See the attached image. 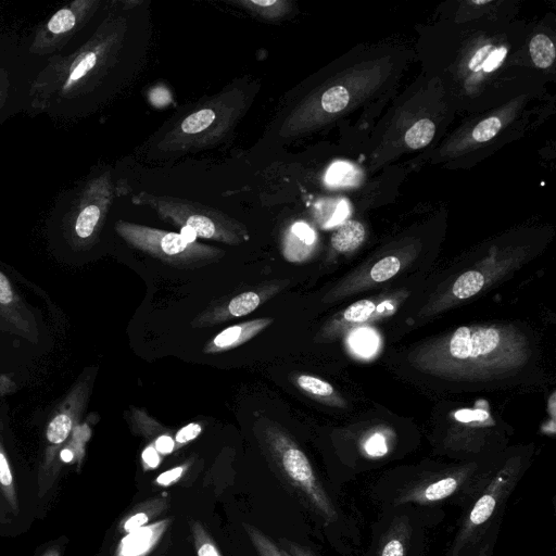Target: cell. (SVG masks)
<instances>
[{
    "label": "cell",
    "instance_id": "18",
    "mask_svg": "<svg viewBox=\"0 0 556 556\" xmlns=\"http://www.w3.org/2000/svg\"><path fill=\"white\" fill-rule=\"evenodd\" d=\"M237 3L253 15L269 21L282 18L290 11V3L286 0H242Z\"/></svg>",
    "mask_w": 556,
    "mask_h": 556
},
{
    "label": "cell",
    "instance_id": "22",
    "mask_svg": "<svg viewBox=\"0 0 556 556\" xmlns=\"http://www.w3.org/2000/svg\"><path fill=\"white\" fill-rule=\"evenodd\" d=\"M165 505L166 502L163 498H155L140 505L134 514L124 520L122 526L123 531L129 533L146 526V523L165 507Z\"/></svg>",
    "mask_w": 556,
    "mask_h": 556
},
{
    "label": "cell",
    "instance_id": "36",
    "mask_svg": "<svg viewBox=\"0 0 556 556\" xmlns=\"http://www.w3.org/2000/svg\"><path fill=\"white\" fill-rule=\"evenodd\" d=\"M161 455L170 454L175 450V440L172 432L165 433L157 438L151 444Z\"/></svg>",
    "mask_w": 556,
    "mask_h": 556
},
{
    "label": "cell",
    "instance_id": "42",
    "mask_svg": "<svg viewBox=\"0 0 556 556\" xmlns=\"http://www.w3.org/2000/svg\"><path fill=\"white\" fill-rule=\"evenodd\" d=\"M8 89H9L8 75H7L5 71H3V68H0V109L2 108V105L5 101V98L8 96Z\"/></svg>",
    "mask_w": 556,
    "mask_h": 556
},
{
    "label": "cell",
    "instance_id": "19",
    "mask_svg": "<svg viewBox=\"0 0 556 556\" xmlns=\"http://www.w3.org/2000/svg\"><path fill=\"white\" fill-rule=\"evenodd\" d=\"M485 285V277L478 270L462 274L453 283L452 294L458 300H466L478 294Z\"/></svg>",
    "mask_w": 556,
    "mask_h": 556
},
{
    "label": "cell",
    "instance_id": "11",
    "mask_svg": "<svg viewBox=\"0 0 556 556\" xmlns=\"http://www.w3.org/2000/svg\"><path fill=\"white\" fill-rule=\"evenodd\" d=\"M473 469L471 466H464L413 482L396 495L394 503L396 505L439 503L466 485L473 473Z\"/></svg>",
    "mask_w": 556,
    "mask_h": 556
},
{
    "label": "cell",
    "instance_id": "39",
    "mask_svg": "<svg viewBox=\"0 0 556 556\" xmlns=\"http://www.w3.org/2000/svg\"><path fill=\"white\" fill-rule=\"evenodd\" d=\"M285 552L289 556H315L309 549L306 547L299 545L296 543L290 542L288 540L282 541Z\"/></svg>",
    "mask_w": 556,
    "mask_h": 556
},
{
    "label": "cell",
    "instance_id": "4",
    "mask_svg": "<svg viewBox=\"0 0 556 556\" xmlns=\"http://www.w3.org/2000/svg\"><path fill=\"white\" fill-rule=\"evenodd\" d=\"M132 202L150 207L164 222L188 229L195 237L229 245H239L250 239V232L242 223L199 203L144 191L132 197Z\"/></svg>",
    "mask_w": 556,
    "mask_h": 556
},
{
    "label": "cell",
    "instance_id": "1",
    "mask_svg": "<svg viewBox=\"0 0 556 556\" xmlns=\"http://www.w3.org/2000/svg\"><path fill=\"white\" fill-rule=\"evenodd\" d=\"M530 356L526 337L509 326H462L410 355L420 371L451 380H489L519 370Z\"/></svg>",
    "mask_w": 556,
    "mask_h": 556
},
{
    "label": "cell",
    "instance_id": "31",
    "mask_svg": "<svg viewBox=\"0 0 556 556\" xmlns=\"http://www.w3.org/2000/svg\"><path fill=\"white\" fill-rule=\"evenodd\" d=\"M0 486L8 502L17 510V500L14 489L13 476L5 455L0 451Z\"/></svg>",
    "mask_w": 556,
    "mask_h": 556
},
{
    "label": "cell",
    "instance_id": "33",
    "mask_svg": "<svg viewBox=\"0 0 556 556\" xmlns=\"http://www.w3.org/2000/svg\"><path fill=\"white\" fill-rule=\"evenodd\" d=\"M363 450L369 457H381L388 452L386 438L380 433H375L367 438L363 443Z\"/></svg>",
    "mask_w": 556,
    "mask_h": 556
},
{
    "label": "cell",
    "instance_id": "41",
    "mask_svg": "<svg viewBox=\"0 0 556 556\" xmlns=\"http://www.w3.org/2000/svg\"><path fill=\"white\" fill-rule=\"evenodd\" d=\"M12 300V290L7 277L0 273V303L8 304Z\"/></svg>",
    "mask_w": 556,
    "mask_h": 556
},
{
    "label": "cell",
    "instance_id": "35",
    "mask_svg": "<svg viewBox=\"0 0 556 556\" xmlns=\"http://www.w3.org/2000/svg\"><path fill=\"white\" fill-rule=\"evenodd\" d=\"M189 467V463H185L180 466L174 467L167 471H164L155 479V483L161 486H167L178 481Z\"/></svg>",
    "mask_w": 556,
    "mask_h": 556
},
{
    "label": "cell",
    "instance_id": "40",
    "mask_svg": "<svg viewBox=\"0 0 556 556\" xmlns=\"http://www.w3.org/2000/svg\"><path fill=\"white\" fill-rule=\"evenodd\" d=\"M349 214V205L348 202L342 200L339 202L332 217L326 224L327 226H333L344 220V218Z\"/></svg>",
    "mask_w": 556,
    "mask_h": 556
},
{
    "label": "cell",
    "instance_id": "21",
    "mask_svg": "<svg viewBox=\"0 0 556 556\" xmlns=\"http://www.w3.org/2000/svg\"><path fill=\"white\" fill-rule=\"evenodd\" d=\"M131 415L134 430L149 440L151 444L161 435L170 432V430L159 424L143 409L134 408Z\"/></svg>",
    "mask_w": 556,
    "mask_h": 556
},
{
    "label": "cell",
    "instance_id": "34",
    "mask_svg": "<svg viewBox=\"0 0 556 556\" xmlns=\"http://www.w3.org/2000/svg\"><path fill=\"white\" fill-rule=\"evenodd\" d=\"M202 431V427L197 422H191L180 428L175 437V450L182 447L190 441L199 437Z\"/></svg>",
    "mask_w": 556,
    "mask_h": 556
},
{
    "label": "cell",
    "instance_id": "27",
    "mask_svg": "<svg viewBox=\"0 0 556 556\" xmlns=\"http://www.w3.org/2000/svg\"><path fill=\"white\" fill-rule=\"evenodd\" d=\"M349 101V91L343 86L329 87L320 96V106L326 113L343 111L348 106Z\"/></svg>",
    "mask_w": 556,
    "mask_h": 556
},
{
    "label": "cell",
    "instance_id": "2",
    "mask_svg": "<svg viewBox=\"0 0 556 556\" xmlns=\"http://www.w3.org/2000/svg\"><path fill=\"white\" fill-rule=\"evenodd\" d=\"M122 27L119 21L105 22L75 52L49 59L30 86V105L47 110L58 102L91 91L115 59L123 36Z\"/></svg>",
    "mask_w": 556,
    "mask_h": 556
},
{
    "label": "cell",
    "instance_id": "37",
    "mask_svg": "<svg viewBox=\"0 0 556 556\" xmlns=\"http://www.w3.org/2000/svg\"><path fill=\"white\" fill-rule=\"evenodd\" d=\"M353 343L352 345L355 348V350L358 351V353H370L374 348V338L369 333H357L353 337Z\"/></svg>",
    "mask_w": 556,
    "mask_h": 556
},
{
    "label": "cell",
    "instance_id": "44",
    "mask_svg": "<svg viewBox=\"0 0 556 556\" xmlns=\"http://www.w3.org/2000/svg\"><path fill=\"white\" fill-rule=\"evenodd\" d=\"M486 2H488V1H473V3H476V4H484V3H486Z\"/></svg>",
    "mask_w": 556,
    "mask_h": 556
},
{
    "label": "cell",
    "instance_id": "6",
    "mask_svg": "<svg viewBox=\"0 0 556 556\" xmlns=\"http://www.w3.org/2000/svg\"><path fill=\"white\" fill-rule=\"evenodd\" d=\"M244 106L245 94L239 89L215 97L168 131L159 147L175 151L213 143L231 129Z\"/></svg>",
    "mask_w": 556,
    "mask_h": 556
},
{
    "label": "cell",
    "instance_id": "28",
    "mask_svg": "<svg viewBox=\"0 0 556 556\" xmlns=\"http://www.w3.org/2000/svg\"><path fill=\"white\" fill-rule=\"evenodd\" d=\"M401 268V261L393 255L379 260L370 270V277L375 282H383L395 276Z\"/></svg>",
    "mask_w": 556,
    "mask_h": 556
},
{
    "label": "cell",
    "instance_id": "26",
    "mask_svg": "<svg viewBox=\"0 0 556 556\" xmlns=\"http://www.w3.org/2000/svg\"><path fill=\"white\" fill-rule=\"evenodd\" d=\"M190 528L198 556H223L201 522L192 520Z\"/></svg>",
    "mask_w": 556,
    "mask_h": 556
},
{
    "label": "cell",
    "instance_id": "5",
    "mask_svg": "<svg viewBox=\"0 0 556 556\" xmlns=\"http://www.w3.org/2000/svg\"><path fill=\"white\" fill-rule=\"evenodd\" d=\"M115 230L134 249L176 268H201L226 254L217 247L189 240L182 233L136 223L118 220Z\"/></svg>",
    "mask_w": 556,
    "mask_h": 556
},
{
    "label": "cell",
    "instance_id": "9",
    "mask_svg": "<svg viewBox=\"0 0 556 556\" xmlns=\"http://www.w3.org/2000/svg\"><path fill=\"white\" fill-rule=\"evenodd\" d=\"M98 0H75L59 9L36 31L29 52L36 55L62 49L90 20Z\"/></svg>",
    "mask_w": 556,
    "mask_h": 556
},
{
    "label": "cell",
    "instance_id": "43",
    "mask_svg": "<svg viewBox=\"0 0 556 556\" xmlns=\"http://www.w3.org/2000/svg\"><path fill=\"white\" fill-rule=\"evenodd\" d=\"M60 457L64 463H70L73 460L74 454L70 448H64L61 451Z\"/></svg>",
    "mask_w": 556,
    "mask_h": 556
},
{
    "label": "cell",
    "instance_id": "20",
    "mask_svg": "<svg viewBox=\"0 0 556 556\" xmlns=\"http://www.w3.org/2000/svg\"><path fill=\"white\" fill-rule=\"evenodd\" d=\"M529 51L535 66L543 70L553 64L556 55L553 41L544 34H538L531 39Z\"/></svg>",
    "mask_w": 556,
    "mask_h": 556
},
{
    "label": "cell",
    "instance_id": "8",
    "mask_svg": "<svg viewBox=\"0 0 556 556\" xmlns=\"http://www.w3.org/2000/svg\"><path fill=\"white\" fill-rule=\"evenodd\" d=\"M289 279H271L248 286L212 301L190 323L192 328H208L247 316L281 292Z\"/></svg>",
    "mask_w": 556,
    "mask_h": 556
},
{
    "label": "cell",
    "instance_id": "38",
    "mask_svg": "<svg viewBox=\"0 0 556 556\" xmlns=\"http://www.w3.org/2000/svg\"><path fill=\"white\" fill-rule=\"evenodd\" d=\"M141 459L147 470L157 467L161 462L159 452L151 444L142 451Z\"/></svg>",
    "mask_w": 556,
    "mask_h": 556
},
{
    "label": "cell",
    "instance_id": "12",
    "mask_svg": "<svg viewBox=\"0 0 556 556\" xmlns=\"http://www.w3.org/2000/svg\"><path fill=\"white\" fill-rule=\"evenodd\" d=\"M273 323V318L262 317L230 326L210 340L203 348V353L219 354L233 350L249 342Z\"/></svg>",
    "mask_w": 556,
    "mask_h": 556
},
{
    "label": "cell",
    "instance_id": "14",
    "mask_svg": "<svg viewBox=\"0 0 556 556\" xmlns=\"http://www.w3.org/2000/svg\"><path fill=\"white\" fill-rule=\"evenodd\" d=\"M169 521L164 519L129 532L121 541L116 556H144L157 543Z\"/></svg>",
    "mask_w": 556,
    "mask_h": 556
},
{
    "label": "cell",
    "instance_id": "17",
    "mask_svg": "<svg viewBox=\"0 0 556 556\" xmlns=\"http://www.w3.org/2000/svg\"><path fill=\"white\" fill-rule=\"evenodd\" d=\"M365 239V228L356 220H349L341 225L331 237L332 248L340 253L352 252Z\"/></svg>",
    "mask_w": 556,
    "mask_h": 556
},
{
    "label": "cell",
    "instance_id": "3",
    "mask_svg": "<svg viewBox=\"0 0 556 556\" xmlns=\"http://www.w3.org/2000/svg\"><path fill=\"white\" fill-rule=\"evenodd\" d=\"M260 442L282 479L326 522L337 520L336 507L319 482L307 456L278 424L267 418L258 422Z\"/></svg>",
    "mask_w": 556,
    "mask_h": 556
},
{
    "label": "cell",
    "instance_id": "32",
    "mask_svg": "<svg viewBox=\"0 0 556 556\" xmlns=\"http://www.w3.org/2000/svg\"><path fill=\"white\" fill-rule=\"evenodd\" d=\"M501 127V119L496 116H490L473 128L472 138L478 142L488 141L495 137Z\"/></svg>",
    "mask_w": 556,
    "mask_h": 556
},
{
    "label": "cell",
    "instance_id": "16",
    "mask_svg": "<svg viewBox=\"0 0 556 556\" xmlns=\"http://www.w3.org/2000/svg\"><path fill=\"white\" fill-rule=\"evenodd\" d=\"M290 380L299 390L309 397L324 403H334V405L339 402V397L332 384L319 377L307 374H295L290 377Z\"/></svg>",
    "mask_w": 556,
    "mask_h": 556
},
{
    "label": "cell",
    "instance_id": "30",
    "mask_svg": "<svg viewBox=\"0 0 556 556\" xmlns=\"http://www.w3.org/2000/svg\"><path fill=\"white\" fill-rule=\"evenodd\" d=\"M376 309V305L370 300H361L350 306L342 314V319L348 323L359 324L367 320Z\"/></svg>",
    "mask_w": 556,
    "mask_h": 556
},
{
    "label": "cell",
    "instance_id": "24",
    "mask_svg": "<svg viewBox=\"0 0 556 556\" xmlns=\"http://www.w3.org/2000/svg\"><path fill=\"white\" fill-rule=\"evenodd\" d=\"M435 125L430 119L416 122L405 134V142L412 149L426 147L433 138Z\"/></svg>",
    "mask_w": 556,
    "mask_h": 556
},
{
    "label": "cell",
    "instance_id": "29",
    "mask_svg": "<svg viewBox=\"0 0 556 556\" xmlns=\"http://www.w3.org/2000/svg\"><path fill=\"white\" fill-rule=\"evenodd\" d=\"M71 429L72 419L65 414H60L50 421L47 428V439L52 444H60L67 438Z\"/></svg>",
    "mask_w": 556,
    "mask_h": 556
},
{
    "label": "cell",
    "instance_id": "7",
    "mask_svg": "<svg viewBox=\"0 0 556 556\" xmlns=\"http://www.w3.org/2000/svg\"><path fill=\"white\" fill-rule=\"evenodd\" d=\"M519 467L506 465L485 485L467 516L452 546V556L471 547L485 533L490 522L501 511L519 479Z\"/></svg>",
    "mask_w": 556,
    "mask_h": 556
},
{
    "label": "cell",
    "instance_id": "15",
    "mask_svg": "<svg viewBox=\"0 0 556 556\" xmlns=\"http://www.w3.org/2000/svg\"><path fill=\"white\" fill-rule=\"evenodd\" d=\"M410 532L412 529L406 518L394 519L382 538L378 556H405Z\"/></svg>",
    "mask_w": 556,
    "mask_h": 556
},
{
    "label": "cell",
    "instance_id": "13",
    "mask_svg": "<svg viewBox=\"0 0 556 556\" xmlns=\"http://www.w3.org/2000/svg\"><path fill=\"white\" fill-rule=\"evenodd\" d=\"M315 241L316 235L312 227L304 222H295L282 236L281 253L289 262H303L309 256Z\"/></svg>",
    "mask_w": 556,
    "mask_h": 556
},
{
    "label": "cell",
    "instance_id": "23",
    "mask_svg": "<svg viewBox=\"0 0 556 556\" xmlns=\"http://www.w3.org/2000/svg\"><path fill=\"white\" fill-rule=\"evenodd\" d=\"M359 172L346 162L333 163L327 170L325 181L330 187H345L357 184Z\"/></svg>",
    "mask_w": 556,
    "mask_h": 556
},
{
    "label": "cell",
    "instance_id": "25",
    "mask_svg": "<svg viewBox=\"0 0 556 556\" xmlns=\"http://www.w3.org/2000/svg\"><path fill=\"white\" fill-rule=\"evenodd\" d=\"M243 527L260 556H289L258 528L247 523Z\"/></svg>",
    "mask_w": 556,
    "mask_h": 556
},
{
    "label": "cell",
    "instance_id": "10",
    "mask_svg": "<svg viewBox=\"0 0 556 556\" xmlns=\"http://www.w3.org/2000/svg\"><path fill=\"white\" fill-rule=\"evenodd\" d=\"M113 200L110 173L92 178L84 187L74 211V232L81 240L93 237L102 225Z\"/></svg>",
    "mask_w": 556,
    "mask_h": 556
}]
</instances>
